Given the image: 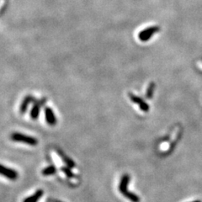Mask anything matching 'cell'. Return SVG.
Segmentation results:
<instances>
[{
	"instance_id": "obj_1",
	"label": "cell",
	"mask_w": 202,
	"mask_h": 202,
	"mask_svg": "<svg viewBox=\"0 0 202 202\" xmlns=\"http://www.w3.org/2000/svg\"><path fill=\"white\" fill-rule=\"evenodd\" d=\"M10 138L14 142H21L29 145V146H36L38 144V140L35 137L26 136L25 134H22L20 132H14L10 136Z\"/></svg>"
},
{
	"instance_id": "obj_2",
	"label": "cell",
	"mask_w": 202,
	"mask_h": 202,
	"mask_svg": "<svg viewBox=\"0 0 202 202\" xmlns=\"http://www.w3.org/2000/svg\"><path fill=\"white\" fill-rule=\"evenodd\" d=\"M160 30V28L158 26H152L149 28L143 29L142 31H141L138 35V37L140 41H147L150 38Z\"/></svg>"
},
{
	"instance_id": "obj_3",
	"label": "cell",
	"mask_w": 202,
	"mask_h": 202,
	"mask_svg": "<svg viewBox=\"0 0 202 202\" xmlns=\"http://www.w3.org/2000/svg\"><path fill=\"white\" fill-rule=\"evenodd\" d=\"M0 175L7 178L10 180H16L19 177V173L16 170L8 168L3 164H0Z\"/></svg>"
},
{
	"instance_id": "obj_4",
	"label": "cell",
	"mask_w": 202,
	"mask_h": 202,
	"mask_svg": "<svg viewBox=\"0 0 202 202\" xmlns=\"http://www.w3.org/2000/svg\"><path fill=\"white\" fill-rule=\"evenodd\" d=\"M46 98H43V99H40V100H35L33 106H32V109L30 110V117H31V119L36 120L39 117L41 108L42 105L46 103Z\"/></svg>"
},
{
	"instance_id": "obj_5",
	"label": "cell",
	"mask_w": 202,
	"mask_h": 202,
	"mask_svg": "<svg viewBox=\"0 0 202 202\" xmlns=\"http://www.w3.org/2000/svg\"><path fill=\"white\" fill-rule=\"evenodd\" d=\"M129 97H130V100L132 101L133 103L139 105L140 109H142V110L144 111V112H148V111H149V109H150V108H149V105L147 104L145 101L143 100L142 99H141L140 97L135 95V94H133L132 93H129Z\"/></svg>"
},
{
	"instance_id": "obj_6",
	"label": "cell",
	"mask_w": 202,
	"mask_h": 202,
	"mask_svg": "<svg viewBox=\"0 0 202 202\" xmlns=\"http://www.w3.org/2000/svg\"><path fill=\"white\" fill-rule=\"evenodd\" d=\"M45 118H46V123L50 126H55L57 124V117L55 115L53 110L50 107L45 108Z\"/></svg>"
},
{
	"instance_id": "obj_7",
	"label": "cell",
	"mask_w": 202,
	"mask_h": 202,
	"mask_svg": "<svg viewBox=\"0 0 202 202\" xmlns=\"http://www.w3.org/2000/svg\"><path fill=\"white\" fill-rule=\"evenodd\" d=\"M130 175L127 174V173H125L121 177L120 184H119V190H120V192L122 194L126 193V191H128V185H129V183H130Z\"/></svg>"
},
{
	"instance_id": "obj_8",
	"label": "cell",
	"mask_w": 202,
	"mask_h": 202,
	"mask_svg": "<svg viewBox=\"0 0 202 202\" xmlns=\"http://www.w3.org/2000/svg\"><path fill=\"white\" fill-rule=\"evenodd\" d=\"M56 151L57 152V154L59 155V157L63 159V161L66 164L67 167H69V168H75L76 167V164L74 163V161L73 160H72L69 157H67V155H66L64 152H63L62 150H60L59 148H57L56 149Z\"/></svg>"
},
{
	"instance_id": "obj_9",
	"label": "cell",
	"mask_w": 202,
	"mask_h": 202,
	"mask_svg": "<svg viewBox=\"0 0 202 202\" xmlns=\"http://www.w3.org/2000/svg\"><path fill=\"white\" fill-rule=\"evenodd\" d=\"M35 99L31 95H27L25 97V99H23L22 103H21L20 107V112L21 114H25L26 112V110L28 109V106L29 105L30 103L35 102Z\"/></svg>"
},
{
	"instance_id": "obj_10",
	"label": "cell",
	"mask_w": 202,
	"mask_h": 202,
	"mask_svg": "<svg viewBox=\"0 0 202 202\" xmlns=\"http://www.w3.org/2000/svg\"><path fill=\"white\" fill-rule=\"evenodd\" d=\"M43 194H44V191L42 189H38L32 195L25 198L23 202H38V200L43 196Z\"/></svg>"
},
{
	"instance_id": "obj_11",
	"label": "cell",
	"mask_w": 202,
	"mask_h": 202,
	"mask_svg": "<svg viewBox=\"0 0 202 202\" xmlns=\"http://www.w3.org/2000/svg\"><path fill=\"white\" fill-rule=\"evenodd\" d=\"M56 173H57V168L54 165H50L48 167H46L45 168H43L41 171V173L44 176H50Z\"/></svg>"
},
{
	"instance_id": "obj_12",
	"label": "cell",
	"mask_w": 202,
	"mask_h": 202,
	"mask_svg": "<svg viewBox=\"0 0 202 202\" xmlns=\"http://www.w3.org/2000/svg\"><path fill=\"white\" fill-rule=\"evenodd\" d=\"M123 195L127 199H129L131 202H140V198L138 197V195H136V194L132 193L129 190L126 191L125 194H123Z\"/></svg>"
},
{
	"instance_id": "obj_13",
	"label": "cell",
	"mask_w": 202,
	"mask_h": 202,
	"mask_svg": "<svg viewBox=\"0 0 202 202\" xmlns=\"http://www.w3.org/2000/svg\"><path fill=\"white\" fill-rule=\"evenodd\" d=\"M155 84L154 83H151V84L148 85L147 89V93H146V97L147 99H152V95H153V92H154V89H155Z\"/></svg>"
},
{
	"instance_id": "obj_14",
	"label": "cell",
	"mask_w": 202,
	"mask_h": 202,
	"mask_svg": "<svg viewBox=\"0 0 202 202\" xmlns=\"http://www.w3.org/2000/svg\"><path fill=\"white\" fill-rule=\"evenodd\" d=\"M61 170L63 171L64 173H65V175L67 177V178H73L74 177V173H72V171L71 168H69V167H67V166H64V167H62L61 168Z\"/></svg>"
},
{
	"instance_id": "obj_15",
	"label": "cell",
	"mask_w": 202,
	"mask_h": 202,
	"mask_svg": "<svg viewBox=\"0 0 202 202\" xmlns=\"http://www.w3.org/2000/svg\"><path fill=\"white\" fill-rule=\"evenodd\" d=\"M52 202H63V201H60V200H53Z\"/></svg>"
},
{
	"instance_id": "obj_16",
	"label": "cell",
	"mask_w": 202,
	"mask_h": 202,
	"mask_svg": "<svg viewBox=\"0 0 202 202\" xmlns=\"http://www.w3.org/2000/svg\"><path fill=\"white\" fill-rule=\"evenodd\" d=\"M192 202H201V201H200V200H194V201H192Z\"/></svg>"
}]
</instances>
